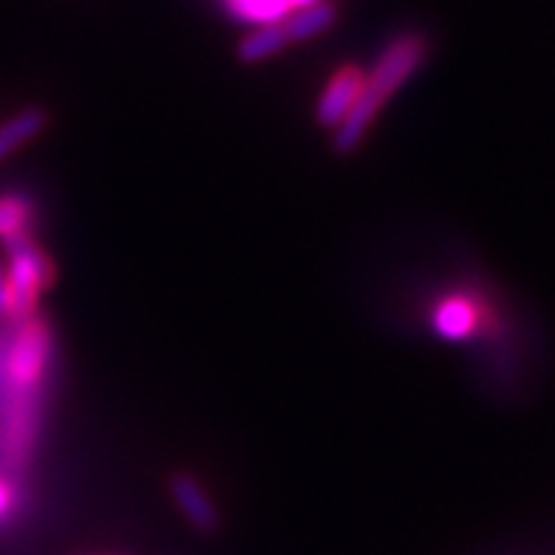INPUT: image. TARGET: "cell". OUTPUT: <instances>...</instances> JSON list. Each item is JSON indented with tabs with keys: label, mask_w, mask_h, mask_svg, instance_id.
Here are the masks:
<instances>
[{
	"label": "cell",
	"mask_w": 555,
	"mask_h": 555,
	"mask_svg": "<svg viewBox=\"0 0 555 555\" xmlns=\"http://www.w3.org/2000/svg\"><path fill=\"white\" fill-rule=\"evenodd\" d=\"M221 7L227 15L238 23H249L253 29L267 23H281L293 12L286 0H221Z\"/></svg>",
	"instance_id": "cell-11"
},
{
	"label": "cell",
	"mask_w": 555,
	"mask_h": 555,
	"mask_svg": "<svg viewBox=\"0 0 555 555\" xmlns=\"http://www.w3.org/2000/svg\"><path fill=\"white\" fill-rule=\"evenodd\" d=\"M52 330L43 318H26L17 323L15 340L7 351V383L17 388L23 397H31L46 377L49 360H52Z\"/></svg>",
	"instance_id": "cell-3"
},
{
	"label": "cell",
	"mask_w": 555,
	"mask_h": 555,
	"mask_svg": "<svg viewBox=\"0 0 555 555\" xmlns=\"http://www.w3.org/2000/svg\"><path fill=\"white\" fill-rule=\"evenodd\" d=\"M365 82V68L354 66V63H344L340 68L332 72V77L323 86L318 103H314V119L321 128L337 131L344 119L349 117L354 103H358L360 91Z\"/></svg>",
	"instance_id": "cell-4"
},
{
	"label": "cell",
	"mask_w": 555,
	"mask_h": 555,
	"mask_svg": "<svg viewBox=\"0 0 555 555\" xmlns=\"http://www.w3.org/2000/svg\"><path fill=\"white\" fill-rule=\"evenodd\" d=\"M0 321H15V309H12V293H9V278L0 261Z\"/></svg>",
	"instance_id": "cell-12"
},
{
	"label": "cell",
	"mask_w": 555,
	"mask_h": 555,
	"mask_svg": "<svg viewBox=\"0 0 555 555\" xmlns=\"http://www.w3.org/2000/svg\"><path fill=\"white\" fill-rule=\"evenodd\" d=\"M170 499H173L179 513L188 519V525L196 527L198 533H212L219 527V511H216V504H212L205 485L198 482L193 474H173V479H170Z\"/></svg>",
	"instance_id": "cell-5"
},
{
	"label": "cell",
	"mask_w": 555,
	"mask_h": 555,
	"mask_svg": "<svg viewBox=\"0 0 555 555\" xmlns=\"http://www.w3.org/2000/svg\"><path fill=\"white\" fill-rule=\"evenodd\" d=\"M15 488L0 476V521H7L9 516H12V511H15Z\"/></svg>",
	"instance_id": "cell-13"
},
{
	"label": "cell",
	"mask_w": 555,
	"mask_h": 555,
	"mask_svg": "<svg viewBox=\"0 0 555 555\" xmlns=\"http://www.w3.org/2000/svg\"><path fill=\"white\" fill-rule=\"evenodd\" d=\"M335 3L318 0V3H309V7L289 12L281 23H284L289 43H304V40H312V37H321L323 31H330L335 26Z\"/></svg>",
	"instance_id": "cell-8"
},
{
	"label": "cell",
	"mask_w": 555,
	"mask_h": 555,
	"mask_svg": "<svg viewBox=\"0 0 555 555\" xmlns=\"http://www.w3.org/2000/svg\"><path fill=\"white\" fill-rule=\"evenodd\" d=\"M289 37H286L284 23H267V26H256L253 31L242 37L238 43V60L247 66H258L263 60H272L284 49H289Z\"/></svg>",
	"instance_id": "cell-9"
},
{
	"label": "cell",
	"mask_w": 555,
	"mask_h": 555,
	"mask_svg": "<svg viewBox=\"0 0 555 555\" xmlns=\"http://www.w3.org/2000/svg\"><path fill=\"white\" fill-rule=\"evenodd\" d=\"M425 57H428V40L420 31H402V35H395L383 46L380 54H377V63L365 72L358 103H354L351 114L344 119V125L337 128L335 139H332L337 154H354L358 151L377 114L423 68Z\"/></svg>",
	"instance_id": "cell-1"
},
{
	"label": "cell",
	"mask_w": 555,
	"mask_h": 555,
	"mask_svg": "<svg viewBox=\"0 0 555 555\" xmlns=\"http://www.w3.org/2000/svg\"><path fill=\"white\" fill-rule=\"evenodd\" d=\"M49 125V114L43 108H23L15 117L0 122V162L15 156L21 147H26L31 139H37Z\"/></svg>",
	"instance_id": "cell-7"
},
{
	"label": "cell",
	"mask_w": 555,
	"mask_h": 555,
	"mask_svg": "<svg viewBox=\"0 0 555 555\" xmlns=\"http://www.w3.org/2000/svg\"><path fill=\"white\" fill-rule=\"evenodd\" d=\"M431 323L434 332H437L442 340L462 344V340H468L476 332V326H479V312H476L474 300L446 298L442 304H437V309H434Z\"/></svg>",
	"instance_id": "cell-6"
},
{
	"label": "cell",
	"mask_w": 555,
	"mask_h": 555,
	"mask_svg": "<svg viewBox=\"0 0 555 555\" xmlns=\"http://www.w3.org/2000/svg\"><path fill=\"white\" fill-rule=\"evenodd\" d=\"M31 221H35V210L29 198L21 193H0V244L3 247L31 235Z\"/></svg>",
	"instance_id": "cell-10"
},
{
	"label": "cell",
	"mask_w": 555,
	"mask_h": 555,
	"mask_svg": "<svg viewBox=\"0 0 555 555\" xmlns=\"http://www.w3.org/2000/svg\"><path fill=\"white\" fill-rule=\"evenodd\" d=\"M3 270L9 278V293H12V309H15V321H26L37 314V300L40 295L54 284V261L49 258L40 244L35 242V235L17 238V242L7 244V261Z\"/></svg>",
	"instance_id": "cell-2"
}]
</instances>
